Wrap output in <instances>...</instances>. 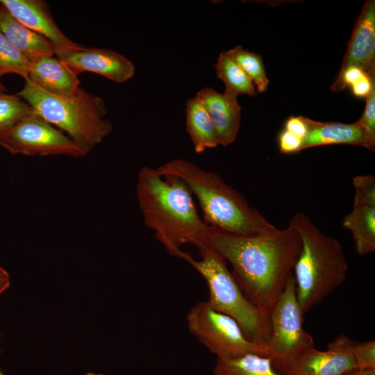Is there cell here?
I'll use <instances>...</instances> for the list:
<instances>
[{
	"label": "cell",
	"instance_id": "19",
	"mask_svg": "<svg viewBox=\"0 0 375 375\" xmlns=\"http://www.w3.org/2000/svg\"><path fill=\"white\" fill-rule=\"evenodd\" d=\"M342 226L352 235L359 256L375 251V206L353 204L342 220Z\"/></svg>",
	"mask_w": 375,
	"mask_h": 375
},
{
	"label": "cell",
	"instance_id": "16",
	"mask_svg": "<svg viewBox=\"0 0 375 375\" xmlns=\"http://www.w3.org/2000/svg\"><path fill=\"white\" fill-rule=\"evenodd\" d=\"M0 31L31 62L56 55L55 47L49 40L19 22L1 2Z\"/></svg>",
	"mask_w": 375,
	"mask_h": 375
},
{
	"label": "cell",
	"instance_id": "7",
	"mask_svg": "<svg viewBox=\"0 0 375 375\" xmlns=\"http://www.w3.org/2000/svg\"><path fill=\"white\" fill-rule=\"evenodd\" d=\"M303 316L292 273L270 314L267 358L281 375H286L288 368L297 358L315 348L312 337L303 328Z\"/></svg>",
	"mask_w": 375,
	"mask_h": 375
},
{
	"label": "cell",
	"instance_id": "26",
	"mask_svg": "<svg viewBox=\"0 0 375 375\" xmlns=\"http://www.w3.org/2000/svg\"><path fill=\"white\" fill-rule=\"evenodd\" d=\"M355 189L353 204L375 206V177L373 175H358L353 178Z\"/></svg>",
	"mask_w": 375,
	"mask_h": 375
},
{
	"label": "cell",
	"instance_id": "32",
	"mask_svg": "<svg viewBox=\"0 0 375 375\" xmlns=\"http://www.w3.org/2000/svg\"><path fill=\"white\" fill-rule=\"evenodd\" d=\"M342 375H375V369H360L355 367L347 371Z\"/></svg>",
	"mask_w": 375,
	"mask_h": 375
},
{
	"label": "cell",
	"instance_id": "30",
	"mask_svg": "<svg viewBox=\"0 0 375 375\" xmlns=\"http://www.w3.org/2000/svg\"><path fill=\"white\" fill-rule=\"evenodd\" d=\"M375 85V75L365 74L362 78L355 83L351 87L353 94L360 98H366Z\"/></svg>",
	"mask_w": 375,
	"mask_h": 375
},
{
	"label": "cell",
	"instance_id": "9",
	"mask_svg": "<svg viewBox=\"0 0 375 375\" xmlns=\"http://www.w3.org/2000/svg\"><path fill=\"white\" fill-rule=\"evenodd\" d=\"M0 146L14 155L85 156L67 135L33 112L1 135Z\"/></svg>",
	"mask_w": 375,
	"mask_h": 375
},
{
	"label": "cell",
	"instance_id": "20",
	"mask_svg": "<svg viewBox=\"0 0 375 375\" xmlns=\"http://www.w3.org/2000/svg\"><path fill=\"white\" fill-rule=\"evenodd\" d=\"M212 375H281L270 360L256 354L233 358H217Z\"/></svg>",
	"mask_w": 375,
	"mask_h": 375
},
{
	"label": "cell",
	"instance_id": "14",
	"mask_svg": "<svg viewBox=\"0 0 375 375\" xmlns=\"http://www.w3.org/2000/svg\"><path fill=\"white\" fill-rule=\"evenodd\" d=\"M354 65L375 75V1L365 2L358 18L340 71Z\"/></svg>",
	"mask_w": 375,
	"mask_h": 375
},
{
	"label": "cell",
	"instance_id": "27",
	"mask_svg": "<svg viewBox=\"0 0 375 375\" xmlns=\"http://www.w3.org/2000/svg\"><path fill=\"white\" fill-rule=\"evenodd\" d=\"M352 351L356 367L360 369H375V341L353 342Z\"/></svg>",
	"mask_w": 375,
	"mask_h": 375
},
{
	"label": "cell",
	"instance_id": "28",
	"mask_svg": "<svg viewBox=\"0 0 375 375\" xmlns=\"http://www.w3.org/2000/svg\"><path fill=\"white\" fill-rule=\"evenodd\" d=\"M303 140L283 129L278 136L279 151L283 153H292L302 150Z\"/></svg>",
	"mask_w": 375,
	"mask_h": 375
},
{
	"label": "cell",
	"instance_id": "8",
	"mask_svg": "<svg viewBox=\"0 0 375 375\" xmlns=\"http://www.w3.org/2000/svg\"><path fill=\"white\" fill-rule=\"evenodd\" d=\"M187 324L190 333L217 358L268 356L267 344L249 340L235 319L215 310L206 301L199 302L190 309Z\"/></svg>",
	"mask_w": 375,
	"mask_h": 375
},
{
	"label": "cell",
	"instance_id": "29",
	"mask_svg": "<svg viewBox=\"0 0 375 375\" xmlns=\"http://www.w3.org/2000/svg\"><path fill=\"white\" fill-rule=\"evenodd\" d=\"M284 129L303 140L308 129L307 117L290 116L285 123Z\"/></svg>",
	"mask_w": 375,
	"mask_h": 375
},
{
	"label": "cell",
	"instance_id": "23",
	"mask_svg": "<svg viewBox=\"0 0 375 375\" xmlns=\"http://www.w3.org/2000/svg\"><path fill=\"white\" fill-rule=\"evenodd\" d=\"M31 62L0 31V72L2 76L13 73L26 80Z\"/></svg>",
	"mask_w": 375,
	"mask_h": 375
},
{
	"label": "cell",
	"instance_id": "3",
	"mask_svg": "<svg viewBox=\"0 0 375 375\" xmlns=\"http://www.w3.org/2000/svg\"><path fill=\"white\" fill-rule=\"evenodd\" d=\"M179 178L199 201L204 222L211 227L243 236H269L279 229L217 174L185 159H174L156 168Z\"/></svg>",
	"mask_w": 375,
	"mask_h": 375
},
{
	"label": "cell",
	"instance_id": "4",
	"mask_svg": "<svg viewBox=\"0 0 375 375\" xmlns=\"http://www.w3.org/2000/svg\"><path fill=\"white\" fill-rule=\"evenodd\" d=\"M289 224L301 240L293 276L297 301L304 315L345 282L349 266L340 242L322 232L307 215L294 214Z\"/></svg>",
	"mask_w": 375,
	"mask_h": 375
},
{
	"label": "cell",
	"instance_id": "22",
	"mask_svg": "<svg viewBox=\"0 0 375 375\" xmlns=\"http://www.w3.org/2000/svg\"><path fill=\"white\" fill-rule=\"evenodd\" d=\"M226 51L251 80L256 92H265L267 90L269 81L261 56L244 49L240 45Z\"/></svg>",
	"mask_w": 375,
	"mask_h": 375
},
{
	"label": "cell",
	"instance_id": "17",
	"mask_svg": "<svg viewBox=\"0 0 375 375\" xmlns=\"http://www.w3.org/2000/svg\"><path fill=\"white\" fill-rule=\"evenodd\" d=\"M308 133L302 149L322 145L350 144L363 147L364 133L360 119L354 123L322 122L307 117Z\"/></svg>",
	"mask_w": 375,
	"mask_h": 375
},
{
	"label": "cell",
	"instance_id": "35",
	"mask_svg": "<svg viewBox=\"0 0 375 375\" xmlns=\"http://www.w3.org/2000/svg\"><path fill=\"white\" fill-rule=\"evenodd\" d=\"M0 375H3V374L0 371Z\"/></svg>",
	"mask_w": 375,
	"mask_h": 375
},
{
	"label": "cell",
	"instance_id": "25",
	"mask_svg": "<svg viewBox=\"0 0 375 375\" xmlns=\"http://www.w3.org/2000/svg\"><path fill=\"white\" fill-rule=\"evenodd\" d=\"M366 104L359 119L364 133L363 147L374 151L375 148V85L365 98Z\"/></svg>",
	"mask_w": 375,
	"mask_h": 375
},
{
	"label": "cell",
	"instance_id": "21",
	"mask_svg": "<svg viewBox=\"0 0 375 375\" xmlns=\"http://www.w3.org/2000/svg\"><path fill=\"white\" fill-rule=\"evenodd\" d=\"M216 75L225 85V90L238 95L253 97L256 89L251 80L227 51L219 53L215 65Z\"/></svg>",
	"mask_w": 375,
	"mask_h": 375
},
{
	"label": "cell",
	"instance_id": "34",
	"mask_svg": "<svg viewBox=\"0 0 375 375\" xmlns=\"http://www.w3.org/2000/svg\"><path fill=\"white\" fill-rule=\"evenodd\" d=\"M84 375H105V374H100V373L88 372Z\"/></svg>",
	"mask_w": 375,
	"mask_h": 375
},
{
	"label": "cell",
	"instance_id": "10",
	"mask_svg": "<svg viewBox=\"0 0 375 375\" xmlns=\"http://www.w3.org/2000/svg\"><path fill=\"white\" fill-rule=\"evenodd\" d=\"M56 56L77 75L89 72L113 82L124 83L135 74V66L131 60L107 49L81 46L57 52Z\"/></svg>",
	"mask_w": 375,
	"mask_h": 375
},
{
	"label": "cell",
	"instance_id": "11",
	"mask_svg": "<svg viewBox=\"0 0 375 375\" xmlns=\"http://www.w3.org/2000/svg\"><path fill=\"white\" fill-rule=\"evenodd\" d=\"M353 340L341 333L329 342L326 351L310 349L288 368L286 375H342L356 367Z\"/></svg>",
	"mask_w": 375,
	"mask_h": 375
},
{
	"label": "cell",
	"instance_id": "5",
	"mask_svg": "<svg viewBox=\"0 0 375 375\" xmlns=\"http://www.w3.org/2000/svg\"><path fill=\"white\" fill-rule=\"evenodd\" d=\"M32 112L66 133L88 154L113 130L105 116V102L99 96L83 89L75 96L62 97L49 93L25 80L17 94Z\"/></svg>",
	"mask_w": 375,
	"mask_h": 375
},
{
	"label": "cell",
	"instance_id": "13",
	"mask_svg": "<svg viewBox=\"0 0 375 375\" xmlns=\"http://www.w3.org/2000/svg\"><path fill=\"white\" fill-rule=\"evenodd\" d=\"M205 106L215 128L219 145L233 143L238 134L241 119V106L238 95L224 90L219 93L210 87L199 90L197 94Z\"/></svg>",
	"mask_w": 375,
	"mask_h": 375
},
{
	"label": "cell",
	"instance_id": "2",
	"mask_svg": "<svg viewBox=\"0 0 375 375\" xmlns=\"http://www.w3.org/2000/svg\"><path fill=\"white\" fill-rule=\"evenodd\" d=\"M135 193L146 226L168 253L184 260L181 247L190 243L199 251L208 245L209 226L199 216L192 194L178 177L142 167Z\"/></svg>",
	"mask_w": 375,
	"mask_h": 375
},
{
	"label": "cell",
	"instance_id": "24",
	"mask_svg": "<svg viewBox=\"0 0 375 375\" xmlns=\"http://www.w3.org/2000/svg\"><path fill=\"white\" fill-rule=\"evenodd\" d=\"M32 112L30 106L17 94L0 93V135Z\"/></svg>",
	"mask_w": 375,
	"mask_h": 375
},
{
	"label": "cell",
	"instance_id": "18",
	"mask_svg": "<svg viewBox=\"0 0 375 375\" xmlns=\"http://www.w3.org/2000/svg\"><path fill=\"white\" fill-rule=\"evenodd\" d=\"M185 127L197 153L219 145L214 124L202 101L197 95L186 102Z\"/></svg>",
	"mask_w": 375,
	"mask_h": 375
},
{
	"label": "cell",
	"instance_id": "33",
	"mask_svg": "<svg viewBox=\"0 0 375 375\" xmlns=\"http://www.w3.org/2000/svg\"><path fill=\"white\" fill-rule=\"evenodd\" d=\"M1 77H2V74L0 72V93L6 92V89L5 88L4 85L1 83Z\"/></svg>",
	"mask_w": 375,
	"mask_h": 375
},
{
	"label": "cell",
	"instance_id": "12",
	"mask_svg": "<svg viewBox=\"0 0 375 375\" xmlns=\"http://www.w3.org/2000/svg\"><path fill=\"white\" fill-rule=\"evenodd\" d=\"M0 2L19 22L49 40L55 47L56 53L82 46L71 40L62 32L45 1L0 0Z\"/></svg>",
	"mask_w": 375,
	"mask_h": 375
},
{
	"label": "cell",
	"instance_id": "1",
	"mask_svg": "<svg viewBox=\"0 0 375 375\" xmlns=\"http://www.w3.org/2000/svg\"><path fill=\"white\" fill-rule=\"evenodd\" d=\"M208 244L232 267L245 297L270 316L293 273L301 240L290 224L269 236H243L209 226Z\"/></svg>",
	"mask_w": 375,
	"mask_h": 375
},
{
	"label": "cell",
	"instance_id": "31",
	"mask_svg": "<svg viewBox=\"0 0 375 375\" xmlns=\"http://www.w3.org/2000/svg\"><path fill=\"white\" fill-rule=\"evenodd\" d=\"M10 278L8 272L0 266V296L9 288Z\"/></svg>",
	"mask_w": 375,
	"mask_h": 375
},
{
	"label": "cell",
	"instance_id": "15",
	"mask_svg": "<svg viewBox=\"0 0 375 375\" xmlns=\"http://www.w3.org/2000/svg\"><path fill=\"white\" fill-rule=\"evenodd\" d=\"M26 79L58 96L73 97L82 89L78 75L54 56H45L31 61Z\"/></svg>",
	"mask_w": 375,
	"mask_h": 375
},
{
	"label": "cell",
	"instance_id": "6",
	"mask_svg": "<svg viewBox=\"0 0 375 375\" xmlns=\"http://www.w3.org/2000/svg\"><path fill=\"white\" fill-rule=\"evenodd\" d=\"M199 252L201 259L195 260L188 253L184 260L206 280L209 290L207 303L235 319L249 340L267 344L271 334L270 316L245 297L219 253L208 244Z\"/></svg>",
	"mask_w": 375,
	"mask_h": 375
}]
</instances>
